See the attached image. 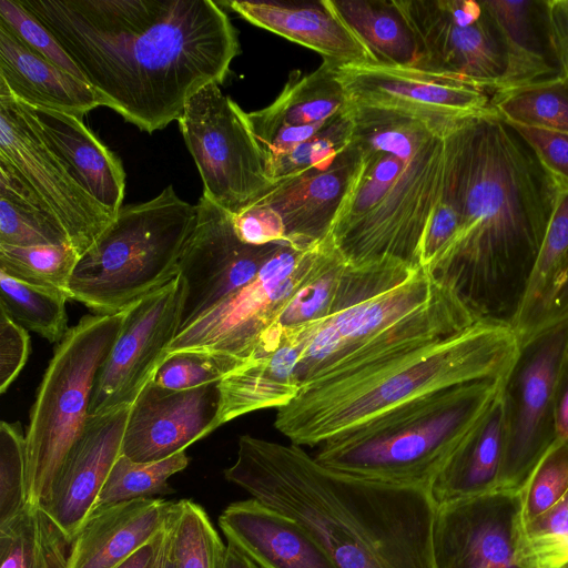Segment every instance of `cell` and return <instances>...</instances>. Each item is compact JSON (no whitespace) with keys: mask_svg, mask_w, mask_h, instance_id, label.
I'll return each instance as SVG.
<instances>
[{"mask_svg":"<svg viewBox=\"0 0 568 568\" xmlns=\"http://www.w3.org/2000/svg\"><path fill=\"white\" fill-rule=\"evenodd\" d=\"M224 478L302 524L337 568H437L426 488L345 476L301 446L242 435Z\"/></svg>","mask_w":568,"mask_h":568,"instance_id":"3","label":"cell"},{"mask_svg":"<svg viewBox=\"0 0 568 568\" xmlns=\"http://www.w3.org/2000/svg\"><path fill=\"white\" fill-rule=\"evenodd\" d=\"M21 103V102H20ZM75 181L112 216L123 206L125 172L119 158L75 115L23 104Z\"/></svg>","mask_w":568,"mask_h":568,"instance_id":"27","label":"cell"},{"mask_svg":"<svg viewBox=\"0 0 568 568\" xmlns=\"http://www.w3.org/2000/svg\"><path fill=\"white\" fill-rule=\"evenodd\" d=\"M0 244L29 247L71 244L50 207L0 160Z\"/></svg>","mask_w":568,"mask_h":568,"instance_id":"33","label":"cell"},{"mask_svg":"<svg viewBox=\"0 0 568 568\" xmlns=\"http://www.w3.org/2000/svg\"><path fill=\"white\" fill-rule=\"evenodd\" d=\"M196 204L166 186L155 197L122 206L83 254L72 274L70 300L95 314H112L178 276L196 223Z\"/></svg>","mask_w":568,"mask_h":568,"instance_id":"8","label":"cell"},{"mask_svg":"<svg viewBox=\"0 0 568 568\" xmlns=\"http://www.w3.org/2000/svg\"><path fill=\"white\" fill-rule=\"evenodd\" d=\"M346 266L347 262L334 245L332 237L326 236L322 241L312 271L262 335L251 359L277 349L284 333L325 320Z\"/></svg>","mask_w":568,"mask_h":568,"instance_id":"31","label":"cell"},{"mask_svg":"<svg viewBox=\"0 0 568 568\" xmlns=\"http://www.w3.org/2000/svg\"><path fill=\"white\" fill-rule=\"evenodd\" d=\"M250 23L310 48L337 67L376 61L328 0L217 1Z\"/></svg>","mask_w":568,"mask_h":568,"instance_id":"24","label":"cell"},{"mask_svg":"<svg viewBox=\"0 0 568 568\" xmlns=\"http://www.w3.org/2000/svg\"><path fill=\"white\" fill-rule=\"evenodd\" d=\"M459 215L454 203L442 192L422 237L418 263L428 270L457 232Z\"/></svg>","mask_w":568,"mask_h":568,"instance_id":"47","label":"cell"},{"mask_svg":"<svg viewBox=\"0 0 568 568\" xmlns=\"http://www.w3.org/2000/svg\"><path fill=\"white\" fill-rule=\"evenodd\" d=\"M174 503L144 497L92 511L71 541L68 568H116L166 530Z\"/></svg>","mask_w":568,"mask_h":568,"instance_id":"25","label":"cell"},{"mask_svg":"<svg viewBox=\"0 0 568 568\" xmlns=\"http://www.w3.org/2000/svg\"><path fill=\"white\" fill-rule=\"evenodd\" d=\"M185 284L178 275L138 300L95 379L90 415L132 406L169 356L181 328Z\"/></svg>","mask_w":568,"mask_h":568,"instance_id":"16","label":"cell"},{"mask_svg":"<svg viewBox=\"0 0 568 568\" xmlns=\"http://www.w3.org/2000/svg\"><path fill=\"white\" fill-rule=\"evenodd\" d=\"M189 462L185 450L150 463L133 462L120 455L104 481L92 511L126 500L174 493L169 479L185 469Z\"/></svg>","mask_w":568,"mask_h":568,"instance_id":"39","label":"cell"},{"mask_svg":"<svg viewBox=\"0 0 568 568\" xmlns=\"http://www.w3.org/2000/svg\"><path fill=\"white\" fill-rule=\"evenodd\" d=\"M30 354L28 329L0 310V393L3 394L24 367Z\"/></svg>","mask_w":568,"mask_h":568,"instance_id":"48","label":"cell"},{"mask_svg":"<svg viewBox=\"0 0 568 568\" xmlns=\"http://www.w3.org/2000/svg\"><path fill=\"white\" fill-rule=\"evenodd\" d=\"M178 275L185 284L181 328L251 282L280 243L251 245L235 233L232 214L203 195Z\"/></svg>","mask_w":568,"mask_h":568,"instance_id":"17","label":"cell"},{"mask_svg":"<svg viewBox=\"0 0 568 568\" xmlns=\"http://www.w3.org/2000/svg\"><path fill=\"white\" fill-rule=\"evenodd\" d=\"M557 178V176H556ZM555 207L513 329L525 343L531 334L544 301L568 256V181L558 179Z\"/></svg>","mask_w":568,"mask_h":568,"instance_id":"35","label":"cell"},{"mask_svg":"<svg viewBox=\"0 0 568 568\" xmlns=\"http://www.w3.org/2000/svg\"><path fill=\"white\" fill-rule=\"evenodd\" d=\"M234 367L226 361L196 352L169 354L158 369L153 382L168 389H190L217 383Z\"/></svg>","mask_w":568,"mask_h":568,"instance_id":"45","label":"cell"},{"mask_svg":"<svg viewBox=\"0 0 568 568\" xmlns=\"http://www.w3.org/2000/svg\"><path fill=\"white\" fill-rule=\"evenodd\" d=\"M219 383L175 390L150 382L131 407L121 455L140 463L161 460L214 432Z\"/></svg>","mask_w":568,"mask_h":568,"instance_id":"18","label":"cell"},{"mask_svg":"<svg viewBox=\"0 0 568 568\" xmlns=\"http://www.w3.org/2000/svg\"><path fill=\"white\" fill-rule=\"evenodd\" d=\"M483 4L497 28L505 52L506 69L495 93L524 88L559 75L558 68L547 58L537 32L535 18L538 2L484 0Z\"/></svg>","mask_w":568,"mask_h":568,"instance_id":"30","label":"cell"},{"mask_svg":"<svg viewBox=\"0 0 568 568\" xmlns=\"http://www.w3.org/2000/svg\"><path fill=\"white\" fill-rule=\"evenodd\" d=\"M337 65L324 60L314 71H294L267 106L246 113L265 159L312 138L351 106Z\"/></svg>","mask_w":568,"mask_h":568,"instance_id":"22","label":"cell"},{"mask_svg":"<svg viewBox=\"0 0 568 568\" xmlns=\"http://www.w3.org/2000/svg\"><path fill=\"white\" fill-rule=\"evenodd\" d=\"M0 89L31 108L80 119L103 99L85 81L49 62L0 22Z\"/></svg>","mask_w":568,"mask_h":568,"instance_id":"26","label":"cell"},{"mask_svg":"<svg viewBox=\"0 0 568 568\" xmlns=\"http://www.w3.org/2000/svg\"><path fill=\"white\" fill-rule=\"evenodd\" d=\"M444 139L443 193L457 209L459 224L426 271L478 322L513 328L555 207L558 180L496 110L449 118Z\"/></svg>","mask_w":568,"mask_h":568,"instance_id":"1","label":"cell"},{"mask_svg":"<svg viewBox=\"0 0 568 568\" xmlns=\"http://www.w3.org/2000/svg\"><path fill=\"white\" fill-rule=\"evenodd\" d=\"M501 378L457 385L403 404L325 440L314 458L345 476L429 490L498 395Z\"/></svg>","mask_w":568,"mask_h":568,"instance_id":"7","label":"cell"},{"mask_svg":"<svg viewBox=\"0 0 568 568\" xmlns=\"http://www.w3.org/2000/svg\"><path fill=\"white\" fill-rule=\"evenodd\" d=\"M68 300L60 290L27 283L0 271V310L50 343H60L69 329Z\"/></svg>","mask_w":568,"mask_h":568,"instance_id":"36","label":"cell"},{"mask_svg":"<svg viewBox=\"0 0 568 568\" xmlns=\"http://www.w3.org/2000/svg\"><path fill=\"white\" fill-rule=\"evenodd\" d=\"M354 105L342 112L312 138L266 159L272 182L329 164L351 142Z\"/></svg>","mask_w":568,"mask_h":568,"instance_id":"41","label":"cell"},{"mask_svg":"<svg viewBox=\"0 0 568 568\" xmlns=\"http://www.w3.org/2000/svg\"><path fill=\"white\" fill-rule=\"evenodd\" d=\"M197 166L203 196L236 214L273 182L244 112L212 83L190 98L178 120Z\"/></svg>","mask_w":568,"mask_h":568,"instance_id":"11","label":"cell"},{"mask_svg":"<svg viewBox=\"0 0 568 568\" xmlns=\"http://www.w3.org/2000/svg\"><path fill=\"white\" fill-rule=\"evenodd\" d=\"M58 40L104 106L148 133L222 84L237 32L212 0H19Z\"/></svg>","mask_w":568,"mask_h":568,"instance_id":"2","label":"cell"},{"mask_svg":"<svg viewBox=\"0 0 568 568\" xmlns=\"http://www.w3.org/2000/svg\"><path fill=\"white\" fill-rule=\"evenodd\" d=\"M166 534H168V529L161 536L156 559H155L152 568H162L163 554H164V547H165V541H166Z\"/></svg>","mask_w":568,"mask_h":568,"instance_id":"55","label":"cell"},{"mask_svg":"<svg viewBox=\"0 0 568 568\" xmlns=\"http://www.w3.org/2000/svg\"><path fill=\"white\" fill-rule=\"evenodd\" d=\"M162 568H174L172 556H171L169 527H168L166 541H165L164 554H163Z\"/></svg>","mask_w":568,"mask_h":568,"instance_id":"56","label":"cell"},{"mask_svg":"<svg viewBox=\"0 0 568 568\" xmlns=\"http://www.w3.org/2000/svg\"><path fill=\"white\" fill-rule=\"evenodd\" d=\"M80 260L71 244L19 247L0 244V271L20 281L60 290L69 285Z\"/></svg>","mask_w":568,"mask_h":568,"instance_id":"40","label":"cell"},{"mask_svg":"<svg viewBox=\"0 0 568 568\" xmlns=\"http://www.w3.org/2000/svg\"><path fill=\"white\" fill-rule=\"evenodd\" d=\"M507 122L568 134V85L560 75L493 95Z\"/></svg>","mask_w":568,"mask_h":568,"instance_id":"37","label":"cell"},{"mask_svg":"<svg viewBox=\"0 0 568 568\" xmlns=\"http://www.w3.org/2000/svg\"><path fill=\"white\" fill-rule=\"evenodd\" d=\"M353 105L352 140L363 162L329 236L349 265L394 258L419 267L443 192L445 124L455 116Z\"/></svg>","mask_w":568,"mask_h":568,"instance_id":"4","label":"cell"},{"mask_svg":"<svg viewBox=\"0 0 568 568\" xmlns=\"http://www.w3.org/2000/svg\"><path fill=\"white\" fill-rule=\"evenodd\" d=\"M353 104L435 116H465L494 110L493 95L464 81L412 67H337Z\"/></svg>","mask_w":568,"mask_h":568,"instance_id":"19","label":"cell"},{"mask_svg":"<svg viewBox=\"0 0 568 568\" xmlns=\"http://www.w3.org/2000/svg\"><path fill=\"white\" fill-rule=\"evenodd\" d=\"M363 155L349 144L327 165L273 182L253 202L265 204L281 217L286 240L312 245L329 235L358 178Z\"/></svg>","mask_w":568,"mask_h":568,"instance_id":"20","label":"cell"},{"mask_svg":"<svg viewBox=\"0 0 568 568\" xmlns=\"http://www.w3.org/2000/svg\"><path fill=\"white\" fill-rule=\"evenodd\" d=\"M128 307L84 315L68 329L43 374L26 430L27 498L41 506L90 416L97 375L118 338Z\"/></svg>","mask_w":568,"mask_h":568,"instance_id":"9","label":"cell"},{"mask_svg":"<svg viewBox=\"0 0 568 568\" xmlns=\"http://www.w3.org/2000/svg\"><path fill=\"white\" fill-rule=\"evenodd\" d=\"M541 6L547 44L568 85V0H548Z\"/></svg>","mask_w":568,"mask_h":568,"instance_id":"50","label":"cell"},{"mask_svg":"<svg viewBox=\"0 0 568 568\" xmlns=\"http://www.w3.org/2000/svg\"><path fill=\"white\" fill-rule=\"evenodd\" d=\"M239 239L251 245H266L287 241L284 224L278 214L265 204L250 203L232 214Z\"/></svg>","mask_w":568,"mask_h":568,"instance_id":"46","label":"cell"},{"mask_svg":"<svg viewBox=\"0 0 568 568\" xmlns=\"http://www.w3.org/2000/svg\"><path fill=\"white\" fill-rule=\"evenodd\" d=\"M219 526L261 568H337L302 524L255 498L227 505Z\"/></svg>","mask_w":568,"mask_h":568,"instance_id":"23","label":"cell"},{"mask_svg":"<svg viewBox=\"0 0 568 568\" xmlns=\"http://www.w3.org/2000/svg\"><path fill=\"white\" fill-rule=\"evenodd\" d=\"M509 123V122H508ZM558 179L568 181V134L509 123Z\"/></svg>","mask_w":568,"mask_h":568,"instance_id":"49","label":"cell"},{"mask_svg":"<svg viewBox=\"0 0 568 568\" xmlns=\"http://www.w3.org/2000/svg\"><path fill=\"white\" fill-rule=\"evenodd\" d=\"M568 349V320L525 343L501 378L504 457L498 489L521 490L532 469L557 439L555 396Z\"/></svg>","mask_w":568,"mask_h":568,"instance_id":"12","label":"cell"},{"mask_svg":"<svg viewBox=\"0 0 568 568\" xmlns=\"http://www.w3.org/2000/svg\"><path fill=\"white\" fill-rule=\"evenodd\" d=\"M132 406L90 415L41 505L72 541L91 514L104 481L121 455Z\"/></svg>","mask_w":568,"mask_h":568,"instance_id":"21","label":"cell"},{"mask_svg":"<svg viewBox=\"0 0 568 568\" xmlns=\"http://www.w3.org/2000/svg\"><path fill=\"white\" fill-rule=\"evenodd\" d=\"M307 338L306 329L284 333L277 349L225 375L219 383L217 427L242 415L291 403L302 388L298 365Z\"/></svg>","mask_w":568,"mask_h":568,"instance_id":"28","label":"cell"},{"mask_svg":"<svg viewBox=\"0 0 568 568\" xmlns=\"http://www.w3.org/2000/svg\"><path fill=\"white\" fill-rule=\"evenodd\" d=\"M169 535L174 568H222L226 545L201 505L175 501Z\"/></svg>","mask_w":568,"mask_h":568,"instance_id":"38","label":"cell"},{"mask_svg":"<svg viewBox=\"0 0 568 568\" xmlns=\"http://www.w3.org/2000/svg\"><path fill=\"white\" fill-rule=\"evenodd\" d=\"M71 540L39 505L0 525V568H68Z\"/></svg>","mask_w":568,"mask_h":568,"instance_id":"34","label":"cell"},{"mask_svg":"<svg viewBox=\"0 0 568 568\" xmlns=\"http://www.w3.org/2000/svg\"><path fill=\"white\" fill-rule=\"evenodd\" d=\"M321 244L282 242L251 282L180 329L169 354H209L234 369L247 363L262 335L312 271Z\"/></svg>","mask_w":568,"mask_h":568,"instance_id":"10","label":"cell"},{"mask_svg":"<svg viewBox=\"0 0 568 568\" xmlns=\"http://www.w3.org/2000/svg\"><path fill=\"white\" fill-rule=\"evenodd\" d=\"M555 429L557 439L568 442V349L562 358L557 379Z\"/></svg>","mask_w":568,"mask_h":568,"instance_id":"52","label":"cell"},{"mask_svg":"<svg viewBox=\"0 0 568 568\" xmlns=\"http://www.w3.org/2000/svg\"><path fill=\"white\" fill-rule=\"evenodd\" d=\"M566 320H568V256L544 301L530 337Z\"/></svg>","mask_w":568,"mask_h":568,"instance_id":"51","label":"cell"},{"mask_svg":"<svg viewBox=\"0 0 568 568\" xmlns=\"http://www.w3.org/2000/svg\"><path fill=\"white\" fill-rule=\"evenodd\" d=\"M521 491L525 523L542 515L568 494V442L555 440L532 469Z\"/></svg>","mask_w":568,"mask_h":568,"instance_id":"42","label":"cell"},{"mask_svg":"<svg viewBox=\"0 0 568 568\" xmlns=\"http://www.w3.org/2000/svg\"><path fill=\"white\" fill-rule=\"evenodd\" d=\"M428 271L394 258L344 270L328 316L306 342L302 389L344 379L443 338L442 290Z\"/></svg>","mask_w":568,"mask_h":568,"instance_id":"6","label":"cell"},{"mask_svg":"<svg viewBox=\"0 0 568 568\" xmlns=\"http://www.w3.org/2000/svg\"><path fill=\"white\" fill-rule=\"evenodd\" d=\"M434 552L437 568H538L523 491L496 489L437 507Z\"/></svg>","mask_w":568,"mask_h":568,"instance_id":"15","label":"cell"},{"mask_svg":"<svg viewBox=\"0 0 568 568\" xmlns=\"http://www.w3.org/2000/svg\"><path fill=\"white\" fill-rule=\"evenodd\" d=\"M416 42L412 68L489 92L505 73V52L483 1L396 0Z\"/></svg>","mask_w":568,"mask_h":568,"instance_id":"13","label":"cell"},{"mask_svg":"<svg viewBox=\"0 0 568 568\" xmlns=\"http://www.w3.org/2000/svg\"><path fill=\"white\" fill-rule=\"evenodd\" d=\"M0 22L42 58L85 81L58 40L19 0H0Z\"/></svg>","mask_w":568,"mask_h":568,"instance_id":"44","label":"cell"},{"mask_svg":"<svg viewBox=\"0 0 568 568\" xmlns=\"http://www.w3.org/2000/svg\"><path fill=\"white\" fill-rule=\"evenodd\" d=\"M377 64L413 67L416 42L396 0H328Z\"/></svg>","mask_w":568,"mask_h":568,"instance_id":"32","label":"cell"},{"mask_svg":"<svg viewBox=\"0 0 568 568\" xmlns=\"http://www.w3.org/2000/svg\"><path fill=\"white\" fill-rule=\"evenodd\" d=\"M0 160L9 163L50 207L80 257L114 220L71 175L27 108L3 89Z\"/></svg>","mask_w":568,"mask_h":568,"instance_id":"14","label":"cell"},{"mask_svg":"<svg viewBox=\"0 0 568 568\" xmlns=\"http://www.w3.org/2000/svg\"><path fill=\"white\" fill-rule=\"evenodd\" d=\"M162 534L158 537L155 541L141 548L139 551H136L133 556H131L128 560H125L116 568H152L156 559L159 544Z\"/></svg>","mask_w":568,"mask_h":568,"instance_id":"53","label":"cell"},{"mask_svg":"<svg viewBox=\"0 0 568 568\" xmlns=\"http://www.w3.org/2000/svg\"><path fill=\"white\" fill-rule=\"evenodd\" d=\"M519 346L511 327L477 322L344 379L302 389L276 409L274 426L294 445L318 446L426 395L470 382L499 379Z\"/></svg>","mask_w":568,"mask_h":568,"instance_id":"5","label":"cell"},{"mask_svg":"<svg viewBox=\"0 0 568 568\" xmlns=\"http://www.w3.org/2000/svg\"><path fill=\"white\" fill-rule=\"evenodd\" d=\"M28 505L26 433L19 422L0 424V525Z\"/></svg>","mask_w":568,"mask_h":568,"instance_id":"43","label":"cell"},{"mask_svg":"<svg viewBox=\"0 0 568 568\" xmlns=\"http://www.w3.org/2000/svg\"><path fill=\"white\" fill-rule=\"evenodd\" d=\"M504 457L499 393L463 439L429 487L437 507L498 489Z\"/></svg>","mask_w":568,"mask_h":568,"instance_id":"29","label":"cell"},{"mask_svg":"<svg viewBox=\"0 0 568 568\" xmlns=\"http://www.w3.org/2000/svg\"><path fill=\"white\" fill-rule=\"evenodd\" d=\"M222 568H261L234 545L227 542Z\"/></svg>","mask_w":568,"mask_h":568,"instance_id":"54","label":"cell"}]
</instances>
